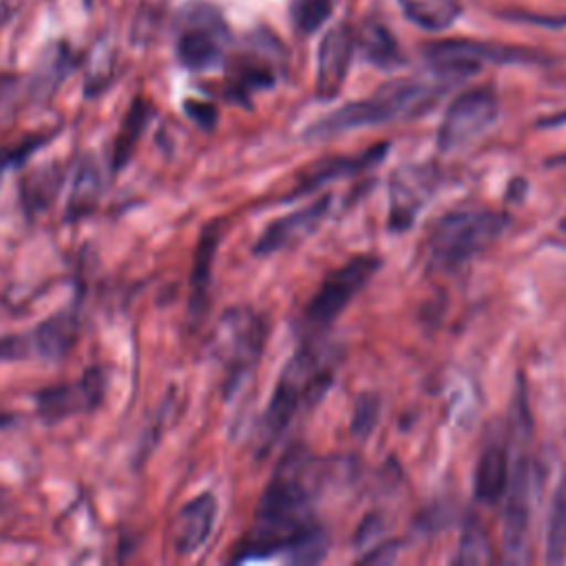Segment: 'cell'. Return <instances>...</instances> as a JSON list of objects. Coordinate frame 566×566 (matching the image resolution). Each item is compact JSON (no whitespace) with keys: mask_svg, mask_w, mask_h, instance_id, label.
I'll return each instance as SVG.
<instances>
[{"mask_svg":"<svg viewBox=\"0 0 566 566\" xmlns=\"http://www.w3.org/2000/svg\"><path fill=\"white\" fill-rule=\"evenodd\" d=\"M316 473L301 451H290L276 464L254 509L252 526L234 559H259L290 553L321 524L314 517Z\"/></svg>","mask_w":566,"mask_h":566,"instance_id":"obj_1","label":"cell"},{"mask_svg":"<svg viewBox=\"0 0 566 566\" xmlns=\"http://www.w3.org/2000/svg\"><path fill=\"white\" fill-rule=\"evenodd\" d=\"M453 86L447 80H418V77H400L378 86L369 97L349 102L325 117L316 119L305 137L314 142H323L334 135L352 133L358 128H369L389 122H407L424 115L436 106V102L444 95V91Z\"/></svg>","mask_w":566,"mask_h":566,"instance_id":"obj_2","label":"cell"},{"mask_svg":"<svg viewBox=\"0 0 566 566\" xmlns=\"http://www.w3.org/2000/svg\"><path fill=\"white\" fill-rule=\"evenodd\" d=\"M334 378V352L327 347L303 345L283 365L274 391L254 429V451L265 455L290 429L292 420L312 407Z\"/></svg>","mask_w":566,"mask_h":566,"instance_id":"obj_3","label":"cell"},{"mask_svg":"<svg viewBox=\"0 0 566 566\" xmlns=\"http://www.w3.org/2000/svg\"><path fill=\"white\" fill-rule=\"evenodd\" d=\"M506 228V217L495 210H453L431 223L427 256L433 270L453 272L486 250Z\"/></svg>","mask_w":566,"mask_h":566,"instance_id":"obj_4","label":"cell"},{"mask_svg":"<svg viewBox=\"0 0 566 566\" xmlns=\"http://www.w3.org/2000/svg\"><path fill=\"white\" fill-rule=\"evenodd\" d=\"M268 338L265 318L248 305L228 307L214 332L212 354L223 369V394L232 396L252 374Z\"/></svg>","mask_w":566,"mask_h":566,"instance_id":"obj_5","label":"cell"},{"mask_svg":"<svg viewBox=\"0 0 566 566\" xmlns=\"http://www.w3.org/2000/svg\"><path fill=\"white\" fill-rule=\"evenodd\" d=\"M230 29L210 2H188L177 18V60L190 71H210L221 64Z\"/></svg>","mask_w":566,"mask_h":566,"instance_id":"obj_6","label":"cell"},{"mask_svg":"<svg viewBox=\"0 0 566 566\" xmlns=\"http://www.w3.org/2000/svg\"><path fill=\"white\" fill-rule=\"evenodd\" d=\"M431 71L447 80L449 84L462 82L464 77L478 73L484 64H513V62H535L537 53L493 42L475 40H440L424 49Z\"/></svg>","mask_w":566,"mask_h":566,"instance_id":"obj_7","label":"cell"},{"mask_svg":"<svg viewBox=\"0 0 566 566\" xmlns=\"http://www.w3.org/2000/svg\"><path fill=\"white\" fill-rule=\"evenodd\" d=\"M500 115V99L493 86H473L462 91L447 106L438 133L436 146L440 153H453L473 144L484 135Z\"/></svg>","mask_w":566,"mask_h":566,"instance_id":"obj_8","label":"cell"},{"mask_svg":"<svg viewBox=\"0 0 566 566\" xmlns=\"http://www.w3.org/2000/svg\"><path fill=\"white\" fill-rule=\"evenodd\" d=\"M535 495V471L526 455H517L511 467L509 484L504 491L502 515V553L511 564L528 562L531 551V517Z\"/></svg>","mask_w":566,"mask_h":566,"instance_id":"obj_9","label":"cell"},{"mask_svg":"<svg viewBox=\"0 0 566 566\" xmlns=\"http://www.w3.org/2000/svg\"><path fill=\"white\" fill-rule=\"evenodd\" d=\"M378 268L380 259L374 254H358L345 261L340 268L329 272L321 287L314 292L305 307L303 321L310 327L329 325L349 305V301L369 283Z\"/></svg>","mask_w":566,"mask_h":566,"instance_id":"obj_10","label":"cell"},{"mask_svg":"<svg viewBox=\"0 0 566 566\" xmlns=\"http://www.w3.org/2000/svg\"><path fill=\"white\" fill-rule=\"evenodd\" d=\"M77 338V316L57 312L22 334L0 336V363L4 360H60Z\"/></svg>","mask_w":566,"mask_h":566,"instance_id":"obj_11","label":"cell"},{"mask_svg":"<svg viewBox=\"0 0 566 566\" xmlns=\"http://www.w3.org/2000/svg\"><path fill=\"white\" fill-rule=\"evenodd\" d=\"M438 170L431 164H407L391 172L389 179V228L405 232L411 228L420 210L433 197Z\"/></svg>","mask_w":566,"mask_h":566,"instance_id":"obj_12","label":"cell"},{"mask_svg":"<svg viewBox=\"0 0 566 566\" xmlns=\"http://www.w3.org/2000/svg\"><path fill=\"white\" fill-rule=\"evenodd\" d=\"M106 394V376L99 367L86 369L77 380L44 387L35 394L38 413L46 422H60L69 416L91 411L102 405Z\"/></svg>","mask_w":566,"mask_h":566,"instance_id":"obj_13","label":"cell"},{"mask_svg":"<svg viewBox=\"0 0 566 566\" xmlns=\"http://www.w3.org/2000/svg\"><path fill=\"white\" fill-rule=\"evenodd\" d=\"M329 206H332V197L321 195L318 199L310 201L307 206H303L285 217L274 219L272 223L265 226V230L256 239L254 254L268 256V254H274V252H281V250L303 243L307 237H312L321 228V223L329 214Z\"/></svg>","mask_w":566,"mask_h":566,"instance_id":"obj_14","label":"cell"},{"mask_svg":"<svg viewBox=\"0 0 566 566\" xmlns=\"http://www.w3.org/2000/svg\"><path fill=\"white\" fill-rule=\"evenodd\" d=\"M354 49L356 35L347 24H336L323 35L316 55V95L321 99H332L340 93L349 73Z\"/></svg>","mask_w":566,"mask_h":566,"instance_id":"obj_15","label":"cell"},{"mask_svg":"<svg viewBox=\"0 0 566 566\" xmlns=\"http://www.w3.org/2000/svg\"><path fill=\"white\" fill-rule=\"evenodd\" d=\"M219 504L210 491H203L188 500L172 524V548L177 555L197 553L210 537L217 522Z\"/></svg>","mask_w":566,"mask_h":566,"instance_id":"obj_16","label":"cell"},{"mask_svg":"<svg viewBox=\"0 0 566 566\" xmlns=\"http://www.w3.org/2000/svg\"><path fill=\"white\" fill-rule=\"evenodd\" d=\"M509 449L502 436H489L480 449L473 471V493L482 504H497L509 484Z\"/></svg>","mask_w":566,"mask_h":566,"instance_id":"obj_17","label":"cell"},{"mask_svg":"<svg viewBox=\"0 0 566 566\" xmlns=\"http://www.w3.org/2000/svg\"><path fill=\"white\" fill-rule=\"evenodd\" d=\"M385 153H387V144H378V146H371V148H367V150H363L358 155L329 157L325 161H318L312 168H307L305 175H301L294 195H305V192H312V190H316V188H321V186H325L329 181H336V179H343V177L369 170L371 166L382 161Z\"/></svg>","mask_w":566,"mask_h":566,"instance_id":"obj_18","label":"cell"},{"mask_svg":"<svg viewBox=\"0 0 566 566\" xmlns=\"http://www.w3.org/2000/svg\"><path fill=\"white\" fill-rule=\"evenodd\" d=\"M219 223H208L197 241L195 259H192V272H190V298L188 310L192 321H199L208 310V292H210V274H212V261L219 245Z\"/></svg>","mask_w":566,"mask_h":566,"instance_id":"obj_19","label":"cell"},{"mask_svg":"<svg viewBox=\"0 0 566 566\" xmlns=\"http://www.w3.org/2000/svg\"><path fill=\"white\" fill-rule=\"evenodd\" d=\"M102 195V170L95 161L93 155H86L80 159L75 172H73V184H71V195L66 203V219L77 221L86 214L93 212Z\"/></svg>","mask_w":566,"mask_h":566,"instance_id":"obj_20","label":"cell"},{"mask_svg":"<svg viewBox=\"0 0 566 566\" xmlns=\"http://www.w3.org/2000/svg\"><path fill=\"white\" fill-rule=\"evenodd\" d=\"M409 22L424 31H444L462 13L460 0H398Z\"/></svg>","mask_w":566,"mask_h":566,"instance_id":"obj_21","label":"cell"},{"mask_svg":"<svg viewBox=\"0 0 566 566\" xmlns=\"http://www.w3.org/2000/svg\"><path fill=\"white\" fill-rule=\"evenodd\" d=\"M546 562L566 564V478L557 484L546 520Z\"/></svg>","mask_w":566,"mask_h":566,"instance_id":"obj_22","label":"cell"},{"mask_svg":"<svg viewBox=\"0 0 566 566\" xmlns=\"http://www.w3.org/2000/svg\"><path fill=\"white\" fill-rule=\"evenodd\" d=\"M148 119H150V106L144 99H135L133 106L128 108L124 122H122V128L115 137V144H113V155H111L113 170H119L122 166L128 164V159L133 155V148H135L139 135L144 133Z\"/></svg>","mask_w":566,"mask_h":566,"instance_id":"obj_23","label":"cell"},{"mask_svg":"<svg viewBox=\"0 0 566 566\" xmlns=\"http://www.w3.org/2000/svg\"><path fill=\"white\" fill-rule=\"evenodd\" d=\"M356 44L363 49V55L369 64L380 69H394L400 64V49L394 35L382 24H369L356 38Z\"/></svg>","mask_w":566,"mask_h":566,"instance_id":"obj_24","label":"cell"},{"mask_svg":"<svg viewBox=\"0 0 566 566\" xmlns=\"http://www.w3.org/2000/svg\"><path fill=\"white\" fill-rule=\"evenodd\" d=\"M274 84V73L268 64H263L261 60L252 57H241L237 60L230 77H228V86H230V95L234 99H248L250 93L261 91V88H270Z\"/></svg>","mask_w":566,"mask_h":566,"instance_id":"obj_25","label":"cell"},{"mask_svg":"<svg viewBox=\"0 0 566 566\" xmlns=\"http://www.w3.org/2000/svg\"><path fill=\"white\" fill-rule=\"evenodd\" d=\"M71 64V53L64 44H53L46 49L44 57L38 64V71L33 75V93H44L51 95V91H55V86L62 82V77L66 75Z\"/></svg>","mask_w":566,"mask_h":566,"instance_id":"obj_26","label":"cell"},{"mask_svg":"<svg viewBox=\"0 0 566 566\" xmlns=\"http://www.w3.org/2000/svg\"><path fill=\"white\" fill-rule=\"evenodd\" d=\"M493 559L489 535L484 526L478 520H469L460 542H458V553L453 557L455 564H486Z\"/></svg>","mask_w":566,"mask_h":566,"instance_id":"obj_27","label":"cell"},{"mask_svg":"<svg viewBox=\"0 0 566 566\" xmlns=\"http://www.w3.org/2000/svg\"><path fill=\"white\" fill-rule=\"evenodd\" d=\"M332 13V0H292V22L301 35H312Z\"/></svg>","mask_w":566,"mask_h":566,"instance_id":"obj_28","label":"cell"},{"mask_svg":"<svg viewBox=\"0 0 566 566\" xmlns=\"http://www.w3.org/2000/svg\"><path fill=\"white\" fill-rule=\"evenodd\" d=\"M113 75V51L104 44H97L91 62H88V73H86V93L95 95L106 88Z\"/></svg>","mask_w":566,"mask_h":566,"instance_id":"obj_29","label":"cell"},{"mask_svg":"<svg viewBox=\"0 0 566 566\" xmlns=\"http://www.w3.org/2000/svg\"><path fill=\"white\" fill-rule=\"evenodd\" d=\"M44 144V137H33L29 142H22L18 144L15 148H4L0 150V184H2V177L9 168H15L24 161V157H29L38 146Z\"/></svg>","mask_w":566,"mask_h":566,"instance_id":"obj_30","label":"cell"},{"mask_svg":"<svg viewBox=\"0 0 566 566\" xmlns=\"http://www.w3.org/2000/svg\"><path fill=\"white\" fill-rule=\"evenodd\" d=\"M378 402H376V396H363L356 405V416H354V429L358 433H367L371 427H374V420H376V409Z\"/></svg>","mask_w":566,"mask_h":566,"instance_id":"obj_31","label":"cell"},{"mask_svg":"<svg viewBox=\"0 0 566 566\" xmlns=\"http://www.w3.org/2000/svg\"><path fill=\"white\" fill-rule=\"evenodd\" d=\"M184 108H186V113H188L199 126L210 128V126L214 124V119H217V111H214L212 104H203V102H192V99H188V102L184 104Z\"/></svg>","mask_w":566,"mask_h":566,"instance_id":"obj_32","label":"cell"},{"mask_svg":"<svg viewBox=\"0 0 566 566\" xmlns=\"http://www.w3.org/2000/svg\"><path fill=\"white\" fill-rule=\"evenodd\" d=\"M394 559H396V548H394L391 542L380 544V546L371 548L367 555L360 557V562H365V564H389Z\"/></svg>","mask_w":566,"mask_h":566,"instance_id":"obj_33","label":"cell"},{"mask_svg":"<svg viewBox=\"0 0 566 566\" xmlns=\"http://www.w3.org/2000/svg\"><path fill=\"white\" fill-rule=\"evenodd\" d=\"M544 124H566V113H562V115H555L553 119H548V122H544Z\"/></svg>","mask_w":566,"mask_h":566,"instance_id":"obj_34","label":"cell"},{"mask_svg":"<svg viewBox=\"0 0 566 566\" xmlns=\"http://www.w3.org/2000/svg\"><path fill=\"white\" fill-rule=\"evenodd\" d=\"M559 228H562V230H564V232H566V214H564V217H562V221H559Z\"/></svg>","mask_w":566,"mask_h":566,"instance_id":"obj_35","label":"cell"},{"mask_svg":"<svg viewBox=\"0 0 566 566\" xmlns=\"http://www.w3.org/2000/svg\"><path fill=\"white\" fill-rule=\"evenodd\" d=\"M557 164H566V157H559V159H555Z\"/></svg>","mask_w":566,"mask_h":566,"instance_id":"obj_36","label":"cell"}]
</instances>
